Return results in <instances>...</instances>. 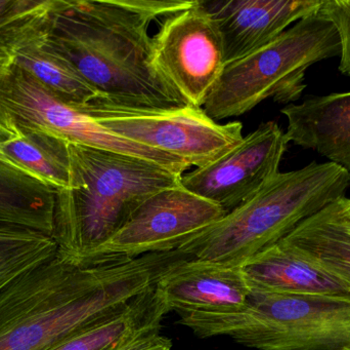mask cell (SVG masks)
<instances>
[{"mask_svg": "<svg viewBox=\"0 0 350 350\" xmlns=\"http://www.w3.org/2000/svg\"><path fill=\"white\" fill-rule=\"evenodd\" d=\"M340 55V42L328 21L310 14L254 53L226 64L202 108L215 121L238 117L267 99L291 104L306 88V72Z\"/></svg>", "mask_w": 350, "mask_h": 350, "instance_id": "obj_6", "label": "cell"}, {"mask_svg": "<svg viewBox=\"0 0 350 350\" xmlns=\"http://www.w3.org/2000/svg\"><path fill=\"white\" fill-rule=\"evenodd\" d=\"M195 0H49L44 42L96 90L98 99L133 108L187 106L153 60L149 30L158 18Z\"/></svg>", "mask_w": 350, "mask_h": 350, "instance_id": "obj_1", "label": "cell"}, {"mask_svg": "<svg viewBox=\"0 0 350 350\" xmlns=\"http://www.w3.org/2000/svg\"><path fill=\"white\" fill-rule=\"evenodd\" d=\"M342 350H350V345L349 347H345V349H343Z\"/></svg>", "mask_w": 350, "mask_h": 350, "instance_id": "obj_24", "label": "cell"}, {"mask_svg": "<svg viewBox=\"0 0 350 350\" xmlns=\"http://www.w3.org/2000/svg\"><path fill=\"white\" fill-rule=\"evenodd\" d=\"M170 312L232 314L246 305L251 289L242 266L187 258L156 283Z\"/></svg>", "mask_w": 350, "mask_h": 350, "instance_id": "obj_13", "label": "cell"}, {"mask_svg": "<svg viewBox=\"0 0 350 350\" xmlns=\"http://www.w3.org/2000/svg\"><path fill=\"white\" fill-rule=\"evenodd\" d=\"M172 342L159 333L144 337L129 345L125 350H172Z\"/></svg>", "mask_w": 350, "mask_h": 350, "instance_id": "obj_22", "label": "cell"}, {"mask_svg": "<svg viewBox=\"0 0 350 350\" xmlns=\"http://www.w3.org/2000/svg\"><path fill=\"white\" fill-rule=\"evenodd\" d=\"M288 143L277 123H261L221 158L183 175L180 185L230 213L281 173L280 164Z\"/></svg>", "mask_w": 350, "mask_h": 350, "instance_id": "obj_11", "label": "cell"}, {"mask_svg": "<svg viewBox=\"0 0 350 350\" xmlns=\"http://www.w3.org/2000/svg\"><path fill=\"white\" fill-rule=\"evenodd\" d=\"M350 174L333 162L280 173L267 187L177 251L191 258L243 266L291 234L302 221L345 197Z\"/></svg>", "mask_w": 350, "mask_h": 350, "instance_id": "obj_4", "label": "cell"}, {"mask_svg": "<svg viewBox=\"0 0 350 350\" xmlns=\"http://www.w3.org/2000/svg\"><path fill=\"white\" fill-rule=\"evenodd\" d=\"M0 125L16 136L20 129L53 134L69 143L111 150L155 162L178 175L183 160L114 135L78 107L55 96L26 70L0 60Z\"/></svg>", "mask_w": 350, "mask_h": 350, "instance_id": "obj_8", "label": "cell"}, {"mask_svg": "<svg viewBox=\"0 0 350 350\" xmlns=\"http://www.w3.org/2000/svg\"><path fill=\"white\" fill-rule=\"evenodd\" d=\"M201 338L228 336L258 350H342L350 345V299L251 291L232 314H183Z\"/></svg>", "mask_w": 350, "mask_h": 350, "instance_id": "obj_5", "label": "cell"}, {"mask_svg": "<svg viewBox=\"0 0 350 350\" xmlns=\"http://www.w3.org/2000/svg\"><path fill=\"white\" fill-rule=\"evenodd\" d=\"M317 14L333 25L340 42L341 73L350 77V0L321 1Z\"/></svg>", "mask_w": 350, "mask_h": 350, "instance_id": "obj_21", "label": "cell"}, {"mask_svg": "<svg viewBox=\"0 0 350 350\" xmlns=\"http://www.w3.org/2000/svg\"><path fill=\"white\" fill-rule=\"evenodd\" d=\"M14 137V134H12V132L8 131L5 127L0 125V143L2 142L8 141V140L12 139V138Z\"/></svg>", "mask_w": 350, "mask_h": 350, "instance_id": "obj_23", "label": "cell"}, {"mask_svg": "<svg viewBox=\"0 0 350 350\" xmlns=\"http://www.w3.org/2000/svg\"><path fill=\"white\" fill-rule=\"evenodd\" d=\"M70 182L57 189L53 238L61 258L82 266L158 191L183 175L155 162L81 144H68Z\"/></svg>", "mask_w": 350, "mask_h": 350, "instance_id": "obj_3", "label": "cell"}, {"mask_svg": "<svg viewBox=\"0 0 350 350\" xmlns=\"http://www.w3.org/2000/svg\"><path fill=\"white\" fill-rule=\"evenodd\" d=\"M217 27L226 64L275 40L290 25L316 14L319 0H200Z\"/></svg>", "mask_w": 350, "mask_h": 350, "instance_id": "obj_12", "label": "cell"}, {"mask_svg": "<svg viewBox=\"0 0 350 350\" xmlns=\"http://www.w3.org/2000/svg\"><path fill=\"white\" fill-rule=\"evenodd\" d=\"M288 141L314 149L350 174V92L312 96L286 105Z\"/></svg>", "mask_w": 350, "mask_h": 350, "instance_id": "obj_15", "label": "cell"}, {"mask_svg": "<svg viewBox=\"0 0 350 350\" xmlns=\"http://www.w3.org/2000/svg\"><path fill=\"white\" fill-rule=\"evenodd\" d=\"M57 254L51 236L23 226L0 224V292Z\"/></svg>", "mask_w": 350, "mask_h": 350, "instance_id": "obj_20", "label": "cell"}, {"mask_svg": "<svg viewBox=\"0 0 350 350\" xmlns=\"http://www.w3.org/2000/svg\"><path fill=\"white\" fill-rule=\"evenodd\" d=\"M57 190V187L0 152V224L23 226L53 236Z\"/></svg>", "mask_w": 350, "mask_h": 350, "instance_id": "obj_18", "label": "cell"}, {"mask_svg": "<svg viewBox=\"0 0 350 350\" xmlns=\"http://www.w3.org/2000/svg\"><path fill=\"white\" fill-rule=\"evenodd\" d=\"M168 312L155 285L116 316L73 335L51 350H125L135 341L159 333Z\"/></svg>", "mask_w": 350, "mask_h": 350, "instance_id": "obj_16", "label": "cell"}, {"mask_svg": "<svg viewBox=\"0 0 350 350\" xmlns=\"http://www.w3.org/2000/svg\"><path fill=\"white\" fill-rule=\"evenodd\" d=\"M78 108L114 135L178 158L189 168L211 164L244 138L240 121L218 123L203 108L189 105L156 110L119 106L96 98Z\"/></svg>", "mask_w": 350, "mask_h": 350, "instance_id": "obj_7", "label": "cell"}, {"mask_svg": "<svg viewBox=\"0 0 350 350\" xmlns=\"http://www.w3.org/2000/svg\"><path fill=\"white\" fill-rule=\"evenodd\" d=\"M242 267L251 291L350 299L349 286L283 240Z\"/></svg>", "mask_w": 350, "mask_h": 350, "instance_id": "obj_14", "label": "cell"}, {"mask_svg": "<svg viewBox=\"0 0 350 350\" xmlns=\"http://www.w3.org/2000/svg\"><path fill=\"white\" fill-rule=\"evenodd\" d=\"M226 212L180 184L158 191L94 251L82 266L127 261L176 251L185 240L221 219Z\"/></svg>", "mask_w": 350, "mask_h": 350, "instance_id": "obj_9", "label": "cell"}, {"mask_svg": "<svg viewBox=\"0 0 350 350\" xmlns=\"http://www.w3.org/2000/svg\"><path fill=\"white\" fill-rule=\"evenodd\" d=\"M153 39L156 68L189 106L202 108L226 65L221 37L200 0L166 16Z\"/></svg>", "mask_w": 350, "mask_h": 350, "instance_id": "obj_10", "label": "cell"}, {"mask_svg": "<svg viewBox=\"0 0 350 350\" xmlns=\"http://www.w3.org/2000/svg\"><path fill=\"white\" fill-rule=\"evenodd\" d=\"M283 240L350 287V199L343 197L302 221Z\"/></svg>", "mask_w": 350, "mask_h": 350, "instance_id": "obj_17", "label": "cell"}, {"mask_svg": "<svg viewBox=\"0 0 350 350\" xmlns=\"http://www.w3.org/2000/svg\"><path fill=\"white\" fill-rule=\"evenodd\" d=\"M178 251L92 266L59 255L0 292V350H51L116 316L156 285Z\"/></svg>", "mask_w": 350, "mask_h": 350, "instance_id": "obj_2", "label": "cell"}, {"mask_svg": "<svg viewBox=\"0 0 350 350\" xmlns=\"http://www.w3.org/2000/svg\"><path fill=\"white\" fill-rule=\"evenodd\" d=\"M68 144L47 132L20 129L14 138L0 143V152L57 189L66 188L70 182Z\"/></svg>", "mask_w": 350, "mask_h": 350, "instance_id": "obj_19", "label": "cell"}]
</instances>
